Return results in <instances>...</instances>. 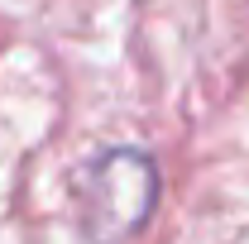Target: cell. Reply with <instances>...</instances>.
Returning <instances> with one entry per match:
<instances>
[{
    "mask_svg": "<svg viewBox=\"0 0 249 244\" xmlns=\"http://www.w3.org/2000/svg\"><path fill=\"white\" fill-rule=\"evenodd\" d=\"M77 211L82 230L96 244H120L149 225L158 201V168L139 149H106L77 173Z\"/></svg>",
    "mask_w": 249,
    "mask_h": 244,
    "instance_id": "1",
    "label": "cell"
}]
</instances>
